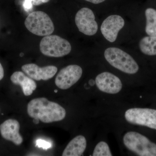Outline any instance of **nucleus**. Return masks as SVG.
Segmentation results:
<instances>
[{
  "label": "nucleus",
  "instance_id": "1",
  "mask_svg": "<svg viewBox=\"0 0 156 156\" xmlns=\"http://www.w3.org/2000/svg\"><path fill=\"white\" fill-rule=\"evenodd\" d=\"M27 113L30 117L44 123L61 121L66 116V111L58 104L45 98H34L29 102Z\"/></svg>",
  "mask_w": 156,
  "mask_h": 156
},
{
  "label": "nucleus",
  "instance_id": "14",
  "mask_svg": "<svg viewBox=\"0 0 156 156\" xmlns=\"http://www.w3.org/2000/svg\"><path fill=\"white\" fill-rule=\"evenodd\" d=\"M87 140L85 136L78 135L72 140L65 148L62 156H80L87 147Z\"/></svg>",
  "mask_w": 156,
  "mask_h": 156
},
{
  "label": "nucleus",
  "instance_id": "18",
  "mask_svg": "<svg viewBox=\"0 0 156 156\" xmlns=\"http://www.w3.org/2000/svg\"><path fill=\"white\" fill-rule=\"evenodd\" d=\"M33 0H24L23 2V8L26 11H28L32 8Z\"/></svg>",
  "mask_w": 156,
  "mask_h": 156
},
{
  "label": "nucleus",
  "instance_id": "20",
  "mask_svg": "<svg viewBox=\"0 0 156 156\" xmlns=\"http://www.w3.org/2000/svg\"><path fill=\"white\" fill-rule=\"evenodd\" d=\"M85 1L92 3V4H98L103 2L105 0H85Z\"/></svg>",
  "mask_w": 156,
  "mask_h": 156
},
{
  "label": "nucleus",
  "instance_id": "10",
  "mask_svg": "<svg viewBox=\"0 0 156 156\" xmlns=\"http://www.w3.org/2000/svg\"><path fill=\"white\" fill-rule=\"evenodd\" d=\"M95 82L101 91L108 94H117L122 88V84L119 78L107 72L98 74L95 78Z\"/></svg>",
  "mask_w": 156,
  "mask_h": 156
},
{
  "label": "nucleus",
  "instance_id": "22",
  "mask_svg": "<svg viewBox=\"0 0 156 156\" xmlns=\"http://www.w3.org/2000/svg\"><path fill=\"white\" fill-rule=\"evenodd\" d=\"M23 54V53H21V54H20V56H22Z\"/></svg>",
  "mask_w": 156,
  "mask_h": 156
},
{
  "label": "nucleus",
  "instance_id": "2",
  "mask_svg": "<svg viewBox=\"0 0 156 156\" xmlns=\"http://www.w3.org/2000/svg\"><path fill=\"white\" fill-rule=\"evenodd\" d=\"M104 56L111 65L122 72L134 74L139 70V66L133 57L119 48H108L105 51Z\"/></svg>",
  "mask_w": 156,
  "mask_h": 156
},
{
  "label": "nucleus",
  "instance_id": "8",
  "mask_svg": "<svg viewBox=\"0 0 156 156\" xmlns=\"http://www.w3.org/2000/svg\"><path fill=\"white\" fill-rule=\"evenodd\" d=\"M92 10L83 8L78 11L75 16V23L80 32L87 36H93L97 32L98 26Z\"/></svg>",
  "mask_w": 156,
  "mask_h": 156
},
{
  "label": "nucleus",
  "instance_id": "21",
  "mask_svg": "<svg viewBox=\"0 0 156 156\" xmlns=\"http://www.w3.org/2000/svg\"><path fill=\"white\" fill-rule=\"evenodd\" d=\"M4 76V69L2 65L0 63V81L2 80Z\"/></svg>",
  "mask_w": 156,
  "mask_h": 156
},
{
  "label": "nucleus",
  "instance_id": "15",
  "mask_svg": "<svg viewBox=\"0 0 156 156\" xmlns=\"http://www.w3.org/2000/svg\"><path fill=\"white\" fill-rule=\"evenodd\" d=\"M140 50L148 56L156 55V37L148 36L143 38L139 43Z\"/></svg>",
  "mask_w": 156,
  "mask_h": 156
},
{
  "label": "nucleus",
  "instance_id": "17",
  "mask_svg": "<svg viewBox=\"0 0 156 156\" xmlns=\"http://www.w3.org/2000/svg\"><path fill=\"white\" fill-rule=\"evenodd\" d=\"M93 156H112L108 144L104 141H101L96 145L93 151Z\"/></svg>",
  "mask_w": 156,
  "mask_h": 156
},
{
  "label": "nucleus",
  "instance_id": "13",
  "mask_svg": "<svg viewBox=\"0 0 156 156\" xmlns=\"http://www.w3.org/2000/svg\"><path fill=\"white\" fill-rule=\"evenodd\" d=\"M11 80L13 84L21 87L25 96L31 95L37 89V83L34 80L21 71L13 73L11 76Z\"/></svg>",
  "mask_w": 156,
  "mask_h": 156
},
{
  "label": "nucleus",
  "instance_id": "5",
  "mask_svg": "<svg viewBox=\"0 0 156 156\" xmlns=\"http://www.w3.org/2000/svg\"><path fill=\"white\" fill-rule=\"evenodd\" d=\"M40 49L42 54L51 57H61L70 53L72 47L68 41L57 35L46 36L41 41Z\"/></svg>",
  "mask_w": 156,
  "mask_h": 156
},
{
  "label": "nucleus",
  "instance_id": "12",
  "mask_svg": "<svg viewBox=\"0 0 156 156\" xmlns=\"http://www.w3.org/2000/svg\"><path fill=\"white\" fill-rule=\"evenodd\" d=\"M20 125L17 120L9 119L0 125V133L6 140L12 141L15 145H20L23 142V138L19 133Z\"/></svg>",
  "mask_w": 156,
  "mask_h": 156
},
{
  "label": "nucleus",
  "instance_id": "3",
  "mask_svg": "<svg viewBox=\"0 0 156 156\" xmlns=\"http://www.w3.org/2000/svg\"><path fill=\"white\" fill-rule=\"evenodd\" d=\"M123 142L129 150L140 156H156V144L147 137L134 131L127 132Z\"/></svg>",
  "mask_w": 156,
  "mask_h": 156
},
{
  "label": "nucleus",
  "instance_id": "7",
  "mask_svg": "<svg viewBox=\"0 0 156 156\" xmlns=\"http://www.w3.org/2000/svg\"><path fill=\"white\" fill-rule=\"evenodd\" d=\"M83 69L77 65H70L58 72L55 80L56 87L62 90L69 89L80 79Z\"/></svg>",
  "mask_w": 156,
  "mask_h": 156
},
{
  "label": "nucleus",
  "instance_id": "4",
  "mask_svg": "<svg viewBox=\"0 0 156 156\" xmlns=\"http://www.w3.org/2000/svg\"><path fill=\"white\" fill-rule=\"evenodd\" d=\"M24 24L31 33L39 36L50 35L55 29L49 15L41 11H34L29 14Z\"/></svg>",
  "mask_w": 156,
  "mask_h": 156
},
{
  "label": "nucleus",
  "instance_id": "9",
  "mask_svg": "<svg viewBox=\"0 0 156 156\" xmlns=\"http://www.w3.org/2000/svg\"><path fill=\"white\" fill-rule=\"evenodd\" d=\"M125 24V20L120 15H110L101 24V34L107 41L113 43L115 41L119 32L123 28Z\"/></svg>",
  "mask_w": 156,
  "mask_h": 156
},
{
  "label": "nucleus",
  "instance_id": "11",
  "mask_svg": "<svg viewBox=\"0 0 156 156\" xmlns=\"http://www.w3.org/2000/svg\"><path fill=\"white\" fill-rule=\"evenodd\" d=\"M21 69L27 75L36 81L50 80L55 75L58 71L57 68L54 66L40 67L34 63L24 65Z\"/></svg>",
  "mask_w": 156,
  "mask_h": 156
},
{
  "label": "nucleus",
  "instance_id": "6",
  "mask_svg": "<svg viewBox=\"0 0 156 156\" xmlns=\"http://www.w3.org/2000/svg\"><path fill=\"white\" fill-rule=\"evenodd\" d=\"M126 121L131 124L145 126L156 130V110L147 108H132L125 112Z\"/></svg>",
  "mask_w": 156,
  "mask_h": 156
},
{
  "label": "nucleus",
  "instance_id": "16",
  "mask_svg": "<svg viewBox=\"0 0 156 156\" xmlns=\"http://www.w3.org/2000/svg\"><path fill=\"white\" fill-rule=\"evenodd\" d=\"M145 32L149 36L156 37V10L148 8L145 11Z\"/></svg>",
  "mask_w": 156,
  "mask_h": 156
},
{
  "label": "nucleus",
  "instance_id": "19",
  "mask_svg": "<svg viewBox=\"0 0 156 156\" xmlns=\"http://www.w3.org/2000/svg\"><path fill=\"white\" fill-rule=\"evenodd\" d=\"M50 0H33L32 3L34 5H39L43 3L48 2Z\"/></svg>",
  "mask_w": 156,
  "mask_h": 156
}]
</instances>
